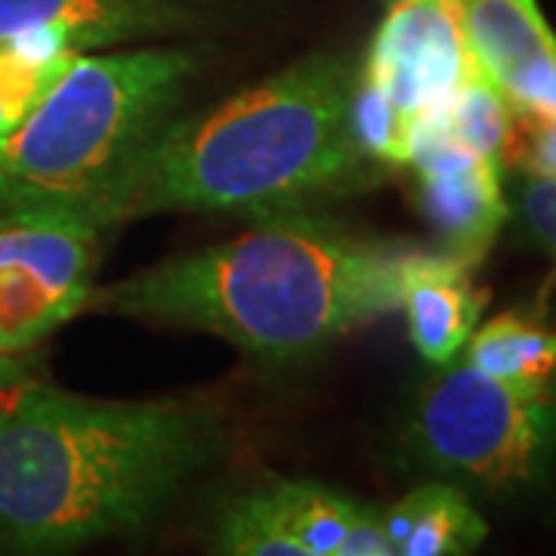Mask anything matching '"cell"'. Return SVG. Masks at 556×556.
Here are the masks:
<instances>
[{
  "label": "cell",
  "instance_id": "cell-1",
  "mask_svg": "<svg viewBox=\"0 0 556 556\" xmlns=\"http://www.w3.org/2000/svg\"><path fill=\"white\" fill-rule=\"evenodd\" d=\"M356 78L346 56L318 53L219 105L167 118L65 211L109 229L167 211L281 214L350 192L383 170L353 130Z\"/></svg>",
  "mask_w": 556,
  "mask_h": 556
},
{
  "label": "cell",
  "instance_id": "cell-2",
  "mask_svg": "<svg viewBox=\"0 0 556 556\" xmlns=\"http://www.w3.org/2000/svg\"><path fill=\"white\" fill-rule=\"evenodd\" d=\"M420 248L365 239L291 211L229 241L93 288L84 313L207 331L266 362L313 356L402 309Z\"/></svg>",
  "mask_w": 556,
  "mask_h": 556
},
{
  "label": "cell",
  "instance_id": "cell-3",
  "mask_svg": "<svg viewBox=\"0 0 556 556\" xmlns=\"http://www.w3.org/2000/svg\"><path fill=\"white\" fill-rule=\"evenodd\" d=\"M223 448L201 399L112 402L40 380L0 387V544L60 551L130 532Z\"/></svg>",
  "mask_w": 556,
  "mask_h": 556
},
{
  "label": "cell",
  "instance_id": "cell-4",
  "mask_svg": "<svg viewBox=\"0 0 556 556\" xmlns=\"http://www.w3.org/2000/svg\"><path fill=\"white\" fill-rule=\"evenodd\" d=\"M201 56L186 47L72 53L0 137V211L75 204L174 118Z\"/></svg>",
  "mask_w": 556,
  "mask_h": 556
},
{
  "label": "cell",
  "instance_id": "cell-5",
  "mask_svg": "<svg viewBox=\"0 0 556 556\" xmlns=\"http://www.w3.org/2000/svg\"><path fill=\"white\" fill-rule=\"evenodd\" d=\"M408 439L442 477L492 495H517L551 467L556 393L532 396L452 358L417 393Z\"/></svg>",
  "mask_w": 556,
  "mask_h": 556
},
{
  "label": "cell",
  "instance_id": "cell-6",
  "mask_svg": "<svg viewBox=\"0 0 556 556\" xmlns=\"http://www.w3.org/2000/svg\"><path fill=\"white\" fill-rule=\"evenodd\" d=\"M100 236L78 214L40 204L0 211V353L16 356L87 309Z\"/></svg>",
  "mask_w": 556,
  "mask_h": 556
},
{
  "label": "cell",
  "instance_id": "cell-7",
  "mask_svg": "<svg viewBox=\"0 0 556 556\" xmlns=\"http://www.w3.org/2000/svg\"><path fill=\"white\" fill-rule=\"evenodd\" d=\"M358 72L415 134L417 121L479 75L457 0H399Z\"/></svg>",
  "mask_w": 556,
  "mask_h": 556
},
{
  "label": "cell",
  "instance_id": "cell-8",
  "mask_svg": "<svg viewBox=\"0 0 556 556\" xmlns=\"http://www.w3.org/2000/svg\"><path fill=\"white\" fill-rule=\"evenodd\" d=\"M408 164L417 177V207L437 232L439 251L479 266L507 223L504 164L424 124L412 134Z\"/></svg>",
  "mask_w": 556,
  "mask_h": 556
},
{
  "label": "cell",
  "instance_id": "cell-9",
  "mask_svg": "<svg viewBox=\"0 0 556 556\" xmlns=\"http://www.w3.org/2000/svg\"><path fill=\"white\" fill-rule=\"evenodd\" d=\"M479 72L519 118H556V35L538 0H457Z\"/></svg>",
  "mask_w": 556,
  "mask_h": 556
},
{
  "label": "cell",
  "instance_id": "cell-10",
  "mask_svg": "<svg viewBox=\"0 0 556 556\" xmlns=\"http://www.w3.org/2000/svg\"><path fill=\"white\" fill-rule=\"evenodd\" d=\"M204 20V0H0V40L35 35L65 53L179 35Z\"/></svg>",
  "mask_w": 556,
  "mask_h": 556
},
{
  "label": "cell",
  "instance_id": "cell-11",
  "mask_svg": "<svg viewBox=\"0 0 556 556\" xmlns=\"http://www.w3.org/2000/svg\"><path fill=\"white\" fill-rule=\"evenodd\" d=\"M300 556H393L380 510L309 479H276L260 489Z\"/></svg>",
  "mask_w": 556,
  "mask_h": 556
},
{
  "label": "cell",
  "instance_id": "cell-12",
  "mask_svg": "<svg viewBox=\"0 0 556 556\" xmlns=\"http://www.w3.org/2000/svg\"><path fill=\"white\" fill-rule=\"evenodd\" d=\"M473 269L445 251H420L408 269L402 309L415 350L430 365H448L477 331L485 291L477 288Z\"/></svg>",
  "mask_w": 556,
  "mask_h": 556
},
{
  "label": "cell",
  "instance_id": "cell-13",
  "mask_svg": "<svg viewBox=\"0 0 556 556\" xmlns=\"http://www.w3.org/2000/svg\"><path fill=\"white\" fill-rule=\"evenodd\" d=\"M390 547L399 556H455L477 551L489 535L470 497L452 482H427L380 510Z\"/></svg>",
  "mask_w": 556,
  "mask_h": 556
},
{
  "label": "cell",
  "instance_id": "cell-14",
  "mask_svg": "<svg viewBox=\"0 0 556 556\" xmlns=\"http://www.w3.org/2000/svg\"><path fill=\"white\" fill-rule=\"evenodd\" d=\"M464 362L522 393H556V321L532 309L504 313L477 325L464 343Z\"/></svg>",
  "mask_w": 556,
  "mask_h": 556
},
{
  "label": "cell",
  "instance_id": "cell-15",
  "mask_svg": "<svg viewBox=\"0 0 556 556\" xmlns=\"http://www.w3.org/2000/svg\"><path fill=\"white\" fill-rule=\"evenodd\" d=\"M519 112L501 97L492 80L482 72L473 75L464 87H457L448 100L427 112L417 124L433 127L442 137L455 139L470 152L495 159L497 164H510L514 146L519 137ZM415 124V127H417Z\"/></svg>",
  "mask_w": 556,
  "mask_h": 556
},
{
  "label": "cell",
  "instance_id": "cell-16",
  "mask_svg": "<svg viewBox=\"0 0 556 556\" xmlns=\"http://www.w3.org/2000/svg\"><path fill=\"white\" fill-rule=\"evenodd\" d=\"M504 199L507 223H517L526 239L556 257V177L507 164Z\"/></svg>",
  "mask_w": 556,
  "mask_h": 556
},
{
  "label": "cell",
  "instance_id": "cell-17",
  "mask_svg": "<svg viewBox=\"0 0 556 556\" xmlns=\"http://www.w3.org/2000/svg\"><path fill=\"white\" fill-rule=\"evenodd\" d=\"M68 56L38 60L13 47L10 40H0V137L10 134L31 112V105L50 87V80L60 75Z\"/></svg>",
  "mask_w": 556,
  "mask_h": 556
},
{
  "label": "cell",
  "instance_id": "cell-18",
  "mask_svg": "<svg viewBox=\"0 0 556 556\" xmlns=\"http://www.w3.org/2000/svg\"><path fill=\"white\" fill-rule=\"evenodd\" d=\"M526 134L517 137L510 164L556 177V118H522Z\"/></svg>",
  "mask_w": 556,
  "mask_h": 556
},
{
  "label": "cell",
  "instance_id": "cell-19",
  "mask_svg": "<svg viewBox=\"0 0 556 556\" xmlns=\"http://www.w3.org/2000/svg\"><path fill=\"white\" fill-rule=\"evenodd\" d=\"M22 375H28V365L16 356H3L0 353V387L3 383H10V380L22 378Z\"/></svg>",
  "mask_w": 556,
  "mask_h": 556
},
{
  "label": "cell",
  "instance_id": "cell-20",
  "mask_svg": "<svg viewBox=\"0 0 556 556\" xmlns=\"http://www.w3.org/2000/svg\"><path fill=\"white\" fill-rule=\"evenodd\" d=\"M554 281H556V273H554Z\"/></svg>",
  "mask_w": 556,
  "mask_h": 556
}]
</instances>
